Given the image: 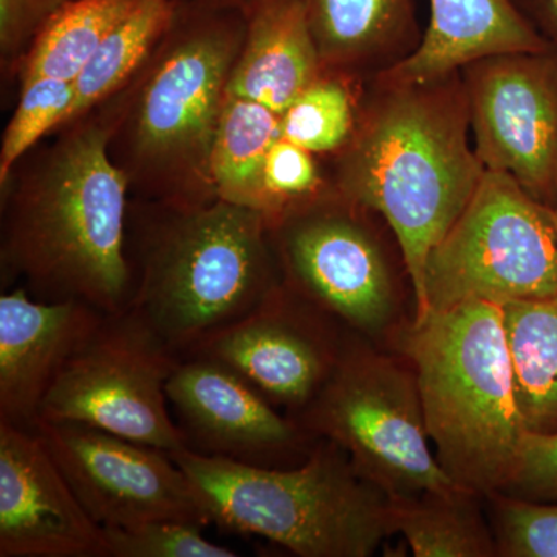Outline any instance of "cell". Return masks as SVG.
Here are the masks:
<instances>
[{
  "instance_id": "obj_1",
  "label": "cell",
  "mask_w": 557,
  "mask_h": 557,
  "mask_svg": "<svg viewBox=\"0 0 557 557\" xmlns=\"http://www.w3.org/2000/svg\"><path fill=\"white\" fill-rule=\"evenodd\" d=\"M33 148L0 185L2 284L44 302L83 300L106 314L131 307L129 183L109 156L100 108Z\"/></svg>"
},
{
  "instance_id": "obj_2",
  "label": "cell",
  "mask_w": 557,
  "mask_h": 557,
  "mask_svg": "<svg viewBox=\"0 0 557 557\" xmlns=\"http://www.w3.org/2000/svg\"><path fill=\"white\" fill-rule=\"evenodd\" d=\"M460 70L424 81H366L350 141L322 157L341 196L381 215L397 237L423 306L429 255L460 218L485 174L469 141Z\"/></svg>"
},
{
  "instance_id": "obj_3",
  "label": "cell",
  "mask_w": 557,
  "mask_h": 557,
  "mask_svg": "<svg viewBox=\"0 0 557 557\" xmlns=\"http://www.w3.org/2000/svg\"><path fill=\"white\" fill-rule=\"evenodd\" d=\"M245 30L244 9L177 0L170 30L148 62L98 106L109 123L110 159L131 197L180 205L219 199L212 143Z\"/></svg>"
},
{
  "instance_id": "obj_4",
  "label": "cell",
  "mask_w": 557,
  "mask_h": 557,
  "mask_svg": "<svg viewBox=\"0 0 557 557\" xmlns=\"http://www.w3.org/2000/svg\"><path fill=\"white\" fill-rule=\"evenodd\" d=\"M126 259L129 309L180 358L247 317L282 282L265 218L222 199L131 197Z\"/></svg>"
},
{
  "instance_id": "obj_5",
  "label": "cell",
  "mask_w": 557,
  "mask_h": 557,
  "mask_svg": "<svg viewBox=\"0 0 557 557\" xmlns=\"http://www.w3.org/2000/svg\"><path fill=\"white\" fill-rule=\"evenodd\" d=\"M428 434L456 485L502 493L528 431L516 397L502 304L469 299L416 318L401 336Z\"/></svg>"
},
{
  "instance_id": "obj_6",
  "label": "cell",
  "mask_w": 557,
  "mask_h": 557,
  "mask_svg": "<svg viewBox=\"0 0 557 557\" xmlns=\"http://www.w3.org/2000/svg\"><path fill=\"white\" fill-rule=\"evenodd\" d=\"M230 533L269 539L300 557H369L394 530L392 498L319 438L292 468H263L183 448L171 453Z\"/></svg>"
},
{
  "instance_id": "obj_7",
  "label": "cell",
  "mask_w": 557,
  "mask_h": 557,
  "mask_svg": "<svg viewBox=\"0 0 557 557\" xmlns=\"http://www.w3.org/2000/svg\"><path fill=\"white\" fill-rule=\"evenodd\" d=\"M295 418L392 500L458 486L429 446L416 372L366 344L344 339L329 380Z\"/></svg>"
},
{
  "instance_id": "obj_8",
  "label": "cell",
  "mask_w": 557,
  "mask_h": 557,
  "mask_svg": "<svg viewBox=\"0 0 557 557\" xmlns=\"http://www.w3.org/2000/svg\"><path fill=\"white\" fill-rule=\"evenodd\" d=\"M557 295L553 209L509 175L485 171L460 218L429 255L421 318L469 299L507 304Z\"/></svg>"
},
{
  "instance_id": "obj_9",
  "label": "cell",
  "mask_w": 557,
  "mask_h": 557,
  "mask_svg": "<svg viewBox=\"0 0 557 557\" xmlns=\"http://www.w3.org/2000/svg\"><path fill=\"white\" fill-rule=\"evenodd\" d=\"M381 215L333 189L288 209L269 225L282 282L350 332L376 336L398 310L401 252ZM406 263V262H405Z\"/></svg>"
},
{
  "instance_id": "obj_10",
  "label": "cell",
  "mask_w": 557,
  "mask_h": 557,
  "mask_svg": "<svg viewBox=\"0 0 557 557\" xmlns=\"http://www.w3.org/2000/svg\"><path fill=\"white\" fill-rule=\"evenodd\" d=\"M180 361L137 311L106 314L54 381L39 420L87 424L168 454L188 448L168 409Z\"/></svg>"
},
{
  "instance_id": "obj_11",
  "label": "cell",
  "mask_w": 557,
  "mask_h": 557,
  "mask_svg": "<svg viewBox=\"0 0 557 557\" xmlns=\"http://www.w3.org/2000/svg\"><path fill=\"white\" fill-rule=\"evenodd\" d=\"M475 153L539 203H557V57L494 54L460 70Z\"/></svg>"
},
{
  "instance_id": "obj_12",
  "label": "cell",
  "mask_w": 557,
  "mask_h": 557,
  "mask_svg": "<svg viewBox=\"0 0 557 557\" xmlns=\"http://www.w3.org/2000/svg\"><path fill=\"white\" fill-rule=\"evenodd\" d=\"M35 431L98 525L157 520L211 525L199 493L166 450L73 421L39 420Z\"/></svg>"
},
{
  "instance_id": "obj_13",
  "label": "cell",
  "mask_w": 557,
  "mask_h": 557,
  "mask_svg": "<svg viewBox=\"0 0 557 557\" xmlns=\"http://www.w3.org/2000/svg\"><path fill=\"white\" fill-rule=\"evenodd\" d=\"M343 327L281 282L247 317L212 335L188 357L223 362L276 408L296 417L335 369L346 339Z\"/></svg>"
},
{
  "instance_id": "obj_14",
  "label": "cell",
  "mask_w": 557,
  "mask_h": 557,
  "mask_svg": "<svg viewBox=\"0 0 557 557\" xmlns=\"http://www.w3.org/2000/svg\"><path fill=\"white\" fill-rule=\"evenodd\" d=\"M188 448L252 467L281 468L278 461L309 457L319 442L259 388L223 362L182 358L166 384Z\"/></svg>"
},
{
  "instance_id": "obj_15",
  "label": "cell",
  "mask_w": 557,
  "mask_h": 557,
  "mask_svg": "<svg viewBox=\"0 0 557 557\" xmlns=\"http://www.w3.org/2000/svg\"><path fill=\"white\" fill-rule=\"evenodd\" d=\"M0 557H106L90 518L35 429L0 421Z\"/></svg>"
},
{
  "instance_id": "obj_16",
  "label": "cell",
  "mask_w": 557,
  "mask_h": 557,
  "mask_svg": "<svg viewBox=\"0 0 557 557\" xmlns=\"http://www.w3.org/2000/svg\"><path fill=\"white\" fill-rule=\"evenodd\" d=\"M106 313L83 300L0 296V421L35 429L44 399Z\"/></svg>"
},
{
  "instance_id": "obj_17",
  "label": "cell",
  "mask_w": 557,
  "mask_h": 557,
  "mask_svg": "<svg viewBox=\"0 0 557 557\" xmlns=\"http://www.w3.org/2000/svg\"><path fill=\"white\" fill-rule=\"evenodd\" d=\"M228 95L281 115L322 73L304 0H251Z\"/></svg>"
},
{
  "instance_id": "obj_18",
  "label": "cell",
  "mask_w": 557,
  "mask_h": 557,
  "mask_svg": "<svg viewBox=\"0 0 557 557\" xmlns=\"http://www.w3.org/2000/svg\"><path fill=\"white\" fill-rule=\"evenodd\" d=\"M322 72L366 83L416 53L417 0H304Z\"/></svg>"
},
{
  "instance_id": "obj_19",
  "label": "cell",
  "mask_w": 557,
  "mask_h": 557,
  "mask_svg": "<svg viewBox=\"0 0 557 557\" xmlns=\"http://www.w3.org/2000/svg\"><path fill=\"white\" fill-rule=\"evenodd\" d=\"M547 50L512 0H431V22L416 53L383 75L432 79L494 54Z\"/></svg>"
},
{
  "instance_id": "obj_20",
  "label": "cell",
  "mask_w": 557,
  "mask_h": 557,
  "mask_svg": "<svg viewBox=\"0 0 557 557\" xmlns=\"http://www.w3.org/2000/svg\"><path fill=\"white\" fill-rule=\"evenodd\" d=\"M516 397L531 432L557 431V295L502 304Z\"/></svg>"
},
{
  "instance_id": "obj_21",
  "label": "cell",
  "mask_w": 557,
  "mask_h": 557,
  "mask_svg": "<svg viewBox=\"0 0 557 557\" xmlns=\"http://www.w3.org/2000/svg\"><path fill=\"white\" fill-rule=\"evenodd\" d=\"M278 137V113L226 94L211 152V178L219 199L262 211L263 168Z\"/></svg>"
},
{
  "instance_id": "obj_22",
  "label": "cell",
  "mask_w": 557,
  "mask_h": 557,
  "mask_svg": "<svg viewBox=\"0 0 557 557\" xmlns=\"http://www.w3.org/2000/svg\"><path fill=\"white\" fill-rule=\"evenodd\" d=\"M479 496L457 486L392 500L395 533L405 536L417 557L498 556Z\"/></svg>"
},
{
  "instance_id": "obj_23",
  "label": "cell",
  "mask_w": 557,
  "mask_h": 557,
  "mask_svg": "<svg viewBox=\"0 0 557 557\" xmlns=\"http://www.w3.org/2000/svg\"><path fill=\"white\" fill-rule=\"evenodd\" d=\"M175 10L177 0H139L75 79V101L65 124L110 100L137 75L170 30Z\"/></svg>"
},
{
  "instance_id": "obj_24",
  "label": "cell",
  "mask_w": 557,
  "mask_h": 557,
  "mask_svg": "<svg viewBox=\"0 0 557 557\" xmlns=\"http://www.w3.org/2000/svg\"><path fill=\"white\" fill-rule=\"evenodd\" d=\"M139 0H69L40 28L17 73L21 83L35 78L72 81L89 64L102 40Z\"/></svg>"
},
{
  "instance_id": "obj_25",
  "label": "cell",
  "mask_w": 557,
  "mask_h": 557,
  "mask_svg": "<svg viewBox=\"0 0 557 557\" xmlns=\"http://www.w3.org/2000/svg\"><path fill=\"white\" fill-rule=\"evenodd\" d=\"M362 84L338 73L322 72L281 113L282 137L317 156L338 152L357 126Z\"/></svg>"
},
{
  "instance_id": "obj_26",
  "label": "cell",
  "mask_w": 557,
  "mask_h": 557,
  "mask_svg": "<svg viewBox=\"0 0 557 557\" xmlns=\"http://www.w3.org/2000/svg\"><path fill=\"white\" fill-rule=\"evenodd\" d=\"M75 101V83L35 78L21 83V97L0 148V185L40 139L64 126Z\"/></svg>"
},
{
  "instance_id": "obj_27",
  "label": "cell",
  "mask_w": 557,
  "mask_h": 557,
  "mask_svg": "<svg viewBox=\"0 0 557 557\" xmlns=\"http://www.w3.org/2000/svg\"><path fill=\"white\" fill-rule=\"evenodd\" d=\"M330 188L321 156L278 137L267 156L262 180V215L274 222L288 209L321 196Z\"/></svg>"
},
{
  "instance_id": "obj_28",
  "label": "cell",
  "mask_w": 557,
  "mask_h": 557,
  "mask_svg": "<svg viewBox=\"0 0 557 557\" xmlns=\"http://www.w3.org/2000/svg\"><path fill=\"white\" fill-rule=\"evenodd\" d=\"M106 557H234L233 548L203 536V527L157 520L132 528H104Z\"/></svg>"
},
{
  "instance_id": "obj_29",
  "label": "cell",
  "mask_w": 557,
  "mask_h": 557,
  "mask_svg": "<svg viewBox=\"0 0 557 557\" xmlns=\"http://www.w3.org/2000/svg\"><path fill=\"white\" fill-rule=\"evenodd\" d=\"M494 536L498 556L557 557V505L494 493Z\"/></svg>"
},
{
  "instance_id": "obj_30",
  "label": "cell",
  "mask_w": 557,
  "mask_h": 557,
  "mask_svg": "<svg viewBox=\"0 0 557 557\" xmlns=\"http://www.w3.org/2000/svg\"><path fill=\"white\" fill-rule=\"evenodd\" d=\"M502 493L531 502L557 500V431L525 432Z\"/></svg>"
},
{
  "instance_id": "obj_31",
  "label": "cell",
  "mask_w": 557,
  "mask_h": 557,
  "mask_svg": "<svg viewBox=\"0 0 557 557\" xmlns=\"http://www.w3.org/2000/svg\"><path fill=\"white\" fill-rule=\"evenodd\" d=\"M69 0H0V57L7 69L22 58L46 22Z\"/></svg>"
},
{
  "instance_id": "obj_32",
  "label": "cell",
  "mask_w": 557,
  "mask_h": 557,
  "mask_svg": "<svg viewBox=\"0 0 557 557\" xmlns=\"http://www.w3.org/2000/svg\"><path fill=\"white\" fill-rule=\"evenodd\" d=\"M557 57V0H512Z\"/></svg>"
},
{
  "instance_id": "obj_33",
  "label": "cell",
  "mask_w": 557,
  "mask_h": 557,
  "mask_svg": "<svg viewBox=\"0 0 557 557\" xmlns=\"http://www.w3.org/2000/svg\"><path fill=\"white\" fill-rule=\"evenodd\" d=\"M196 2L211 9H245L251 0H196Z\"/></svg>"
},
{
  "instance_id": "obj_34",
  "label": "cell",
  "mask_w": 557,
  "mask_h": 557,
  "mask_svg": "<svg viewBox=\"0 0 557 557\" xmlns=\"http://www.w3.org/2000/svg\"><path fill=\"white\" fill-rule=\"evenodd\" d=\"M553 219H555L556 236H557V203L555 205V208H553Z\"/></svg>"
}]
</instances>
